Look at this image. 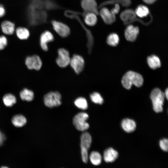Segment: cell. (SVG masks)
Listing matches in <instances>:
<instances>
[{
    "instance_id": "603a6c76",
    "label": "cell",
    "mask_w": 168,
    "mask_h": 168,
    "mask_svg": "<svg viewBox=\"0 0 168 168\" xmlns=\"http://www.w3.org/2000/svg\"><path fill=\"white\" fill-rule=\"evenodd\" d=\"M2 100L4 104L7 107H11L15 104L16 101V97L13 94L8 93L4 96Z\"/></svg>"
},
{
    "instance_id": "d4e9b609",
    "label": "cell",
    "mask_w": 168,
    "mask_h": 168,
    "mask_svg": "<svg viewBox=\"0 0 168 168\" xmlns=\"http://www.w3.org/2000/svg\"><path fill=\"white\" fill-rule=\"evenodd\" d=\"M90 159L93 164L97 166L101 163L102 158L101 155L99 152L94 151L91 153Z\"/></svg>"
},
{
    "instance_id": "484cf974",
    "label": "cell",
    "mask_w": 168,
    "mask_h": 168,
    "mask_svg": "<svg viewBox=\"0 0 168 168\" xmlns=\"http://www.w3.org/2000/svg\"><path fill=\"white\" fill-rule=\"evenodd\" d=\"M119 38L118 35L115 33H112L109 35L107 39V43L109 45L116 46L119 43Z\"/></svg>"
},
{
    "instance_id": "e0dca14e",
    "label": "cell",
    "mask_w": 168,
    "mask_h": 168,
    "mask_svg": "<svg viewBox=\"0 0 168 168\" xmlns=\"http://www.w3.org/2000/svg\"><path fill=\"white\" fill-rule=\"evenodd\" d=\"M121 126L126 132L128 133L134 131L136 128V124L135 121L131 119H125L121 122Z\"/></svg>"
},
{
    "instance_id": "9a60e30c",
    "label": "cell",
    "mask_w": 168,
    "mask_h": 168,
    "mask_svg": "<svg viewBox=\"0 0 168 168\" xmlns=\"http://www.w3.org/2000/svg\"><path fill=\"white\" fill-rule=\"evenodd\" d=\"M118 156V152L112 148L107 149L104 152V160L106 162H112L114 161Z\"/></svg>"
},
{
    "instance_id": "cb8c5ba5",
    "label": "cell",
    "mask_w": 168,
    "mask_h": 168,
    "mask_svg": "<svg viewBox=\"0 0 168 168\" xmlns=\"http://www.w3.org/2000/svg\"><path fill=\"white\" fill-rule=\"evenodd\" d=\"M135 12L136 15L142 18L147 16L149 14V11L146 6L140 5L138 6Z\"/></svg>"
},
{
    "instance_id": "30bf717a",
    "label": "cell",
    "mask_w": 168,
    "mask_h": 168,
    "mask_svg": "<svg viewBox=\"0 0 168 168\" xmlns=\"http://www.w3.org/2000/svg\"><path fill=\"white\" fill-rule=\"evenodd\" d=\"M54 36L51 32L45 30L41 35L40 37V44L42 49L44 51L48 49L47 44L54 40Z\"/></svg>"
},
{
    "instance_id": "d6a6232c",
    "label": "cell",
    "mask_w": 168,
    "mask_h": 168,
    "mask_svg": "<svg viewBox=\"0 0 168 168\" xmlns=\"http://www.w3.org/2000/svg\"><path fill=\"white\" fill-rule=\"evenodd\" d=\"M120 7L119 4L117 3L115 4L114 8H113L110 11L115 14H117L119 10Z\"/></svg>"
},
{
    "instance_id": "9c48e42d",
    "label": "cell",
    "mask_w": 168,
    "mask_h": 168,
    "mask_svg": "<svg viewBox=\"0 0 168 168\" xmlns=\"http://www.w3.org/2000/svg\"><path fill=\"white\" fill-rule=\"evenodd\" d=\"M25 63L29 69L37 70L41 68L42 64L40 58L36 55L27 57L26 59Z\"/></svg>"
},
{
    "instance_id": "8992f818",
    "label": "cell",
    "mask_w": 168,
    "mask_h": 168,
    "mask_svg": "<svg viewBox=\"0 0 168 168\" xmlns=\"http://www.w3.org/2000/svg\"><path fill=\"white\" fill-rule=\"evenodd\" d=\"M52 24L54 30L60 36L66 37L70 34V29L66 24L55 20L52 21Z\"/></svg>"
},
{
    "instance_id": "d590c367",
    "label": "cell",
    "mask_w": 168,
    "mask_h": 168,
    "mask_svg": "<svg viewBox=\"0 0 168 168\" xmlns=\"http://www.w3.org/2000/svg\"><path fill=\"white\" fill-rule=\"evenodd\" d=\"M165 96L166 97V99H168V88L165 90V92L164 93Z\"/></svg>"
},
{
    "instance_id": "f546056e",
    "label": "cell",
    "mask_w": 168,
    "mask_h": 168,
    "mask_svg": "<svg viewBox=\"0 0 168 168\" xmlns=\"http://www.w3.org/2000/svg\"><path fill=\"white\" fill-rule=\"evenodd\" d=\"M7 44V40L4 35L0 36V50L4 49Z\"/></svg>"
},
{
    "instance_id": "7402d4cb",
    "label": "cell",
    "mask_w": 168,
    "mask_h": 168,
    "mask_svg": "<svg viewBox=\"0 0 168 168\" xmlns=\"http://www.w3.org/2000/svg\"><path fill=\"white\" fill-rule=\"evenodd\" d=\"M21 99L24 101H30L34 98V93L31 90L27 88H25L20 93Z\"/></svg>"
},
{
    "instance_id": "d6986e66",
    "label": "cell",
    "mask_w": 168,
    "mask_h": 168,
    "mask_svg": "<svg viewBox=\"0 0 168 168\" xmlns=\"http://www.w3.org/2000/svg\"><path fill=\"white\" fill-rule=\"evenodd\" d=\"M147 61L149 66L152 69H156L160 68L161 66L160 59L155 55H153L148 57Z\"/></svg>"
},
{
    "instance_id": "ba28073f",
    "label": "cell",
    "mask_w": 168,
    "mask_h": 168,
    "mask_svg": "<svg viewBox=\"0 0 168 168\" xmlns=\"http://www.w3.org/2000/svg\"><path fill=\"white\" fill-rule=\"evenodd\" d=\"M69 64L77 74L83 70L84 66V60L80 55L74 54L70 58Z\"/></svg>"
},
{
    "instance_id": "ffe728a7",
    "label": "cell",
    "mask_w": 168,
    "mask_h": 168,
    "mask_svg": "<svg viewBox=\"0 0 168 168\" xmlns=\"http://www.w3.org/2000/svg\"><path fill=\"white\" fill-rule=\"evenodd\" d=\"M17 36L21 40H25L29 37L30 33L29 30L24 27H19L16 30Z\"/></svg>"
},
{
    "instance_id": "f1b7e54d",
    "label": "cell",
    "mask_w": 168,
    "mask_h": 168,
    "mask_svg": "<svg viewBox=\"0 0 168 168\" xmlns=\"http://www.w3.org/2000/svg\"><path fill=\"white\" fill-rule=\"evenodd\" d=\"M161 149L165 152H167L168 150V140L167 139H164L161 140L159 143Z\"/></svg>"
},
{
    "instance_id": "44dd1931",
    "label": "cell",
    "mask_w": 168,
    "mask_h": 168,
    "mask_svg": "<svg viewBox=\"0 0 168 168\" xmlns=\"http://www.w3.org/2000/svg\"><path fill=\"white\" fill-rule=\"evenodd\" d=\"M12 122L16 127H21L26 123V118L21 114H17L14 116L12 119Z\"/></svg>"
},
{
    "instance_id": "6da1fadb",
    "label": "cell",
    "mask_w": 168,
    "mask_h": 168,
    "mask_svg": "<svg viewBox=\"0 0 168 168\" xmlns=\"http://www.w3.org/2000/svg\"><path fill=\"white\" fill-rule=\"evenodd\" d=\"M143 82V79L140 74L132 71L127 72L122 77L121 83L123 87L129 89L132 85L137 87L141 86Z\"/></svg>"
},
{
    "instance_id": "4dcf8cb0",
    "label": "cell",
    "mask_w": 168,
    "mask_h": 168,
    "mask_svg": "<svg viewBox=\"0 0 168 168\" xmlns=\"http://www.w3.org/2000/svg\"><path fill=\"white\" fill-rule=\"evenodd\" d=\"M115 2H119L122 6L128 7L130 5L131 3L130 0H117Z\"/></svg>"
},
{
    "instance_id": "83f0119b",
    "label": "cell",
    "mask_w": 168,
    "mask_h": 168,
    "mask_svg": "<svg viewBox=\"0 0 168 168\" xmlns=\"http://www.w3.org/2000/svg\"><path fill=\"white\" fill-rule=\"evenodd\" d=\"M90 97L91 101L96 104L101 105L104 102L103 98L100 94L97 92L92 93L90 95Z\"/></svg>"
},
{
    "instance_id": "8fae6325",
    "label": "cell",
    "mask_w": 168,
    "mask_h": 168,
    "mask_svg": "<svg viewBox=\"0 0 168 168\" xmlns=\"http://www.w3.org/2000/svg\"><path fill=\"white\" fill-rule=\"evenodd\" d=\"M81 6L83 9L87 12H92L96 15L99 13L97 3L95 0H82Z\"/></svg>"
},
{
    "instance_id": "ac0fdd59",
    "label": "cell",
    "mask_w": 168,
    "mask_h": 168,
    "mask_svg": "<svg viewBox=\"0 0 168 168\" xmlns=\"http://www.w3.org/2000/svg\"><path fill=\"white\" fill-rule=\"evenodd\" d=\"M96 15L93 12H87L84 17V21L86 24L91 26L95 25L97 21Z\"/></svg>"
},
{
    "instance_id": "2e32d148",
    "label": "cell",
    "mask_w": 168,
    "mask_h": 168,
    "mask_svg": "<svg viewBox=\"0 0 168 168\" xmlns=\"http://www.w3.org/2000/svg\"><path fill=\"white\" fill-rule=\"evenodd\" d=\"M135 12L132 9H127L123 12L120 15L121 19L126 24L131 22L136 18Z\"/></svg>"
},
{
    "instance_id": "4316f807",
    "label": "cell",
    "mask_w": 168,
    "mask_h": 168,
    "mask_svg": "<svg viewBox=\"0 0 168 168\" xmlns=\"http://www.w3.org/2000/svg\"><path fill=\"white\" fill-rule=\"evenodd\" d=\"M74 104L78 108L82 110H86L88 108L87 101L86 99L83 97H79L76 99Z\"/></svg>"
},
{
    "instance_id": "277c9868",
    "label": "cell",
    "mask_w": 168,
    "mask_h": 168,
    "mask_svg": "<svg viewBox=\"0 0 168 168\" xmlns=\"http://www.w3.org/2000/svg\"><path fill=\"white\" fill-rule=\"evenodd\" d=\"M88 117V115L85 112H80L76 114L73 119V124L75 128L80 131L87 129L89 125L86 120Z\"/></svg>"
},
{
    "instance_id": "7c38bea8",
    "label": "cell",
    "mask_w": 168,
    "mask_h": 168,
    "mask_svg": "<svg viewBox=\"0 0 168 168\" xmlns=\"http://www.w3.org/2000/svg\"><path fill=\"white\" fill-rule=\"evenodd\" d=\"M99 13L103 21L106 24H111L115 20V14L107 8L103 7L102 8Z\"/></svg>"
},
{
    "instance_id": "4fadbf2b",
    "label": "cell",
    "mask_w": 168,
    "mask_h": 168,
    "mask_svg": "<svg viewBox=\"0 0 168 168\" xmlns=\"http://www.w3.org/2000/svg\"><path fill=\"white\" fill-rule=\"evenodd\" d=\"M139 32V30L138 27L130 25L127 27L125 31L126 39L128 41H134L136 39Z\"/></svg>"
},
{
    "instance_id": "e575fe53",
    "label": "cell",
    "mask_w": 168,
    "mask_h": 168,
    "mask_svg": "<svg viewBox=\"0 0 168 168\" xmlns=\"http://www.w3.org/2000/svg\"><path fill=\"white\" fill-rule=\"evenodd\" d=\"M146 3L148 4H151L154 2L156 0H143Z\"/></svg>"
},
{
    "instance_id": "5bb4252c",
    "label": "cell",
    "mask_w": 168,
    "mask_h": 168,
    "mask_svg": "<svg viewBox=\"0 0 168 168\" xmlns=\"http://www.w3.org/2000/svg\"><path fill=\"white\" fill-rule=\"evenodd\" d=\"M1 27L2 32L7 35H12L15 31L14 23L9 20L3 21L1 23Z\"/></svg>"
},
{
    "instance_id": "836d02e7",
    "label": "cell",
    "mask_w": 168,
    "mask_h": 168,
    "mask_svg": "<svg viewBox=\"0 0 168 168\" xmlns=\"http://www.w3.org/2000/svg\"><path fill=\"white\" fill-rule=\"evenodd\" d=\"M5 139L4 135L0 131V146L2 144Z\"/></svg>"
},
{
    "instance_id": "1f68e13d",
    "label": "cell",
    "mask_w": 168,
    "mask_h": 168,
    "mask_svg": "<svg viewBox=\"0 0 168 168\" xmlns=\"http://www.w3.org/2000/svg\"><path fill=\"white\" fill-rule=\"evenodd\" d=\"M6 14V10L4 6L0 4V18L3 17Z\"/></svg>"
},
{
    "instance_id": "52a82bcc",
    "label": "cell",
    "mask_w": 168,
    "mask_h": 168,
    "mask_svg": "<svg viewBox=\"0 0 168 168\" xmlns=\"http://www.w3.org/2000/svg\"><path fill=\"white\" fill-rule=\"evenodd\" d=\"M58 56L56 59L58 65L61 68H65L70 63V58L68 50L64 48H60L58 50Z\"/></svg>"
},
{
    "instance_id": "7a4b0ae2",
    "label": "cell",
    "mask_w": 168,
    "mask_h": 168,
    "mask_svg": "<svg viewBox=\"0 0 168 168\" xmlns=\"http://www.w3.org/2000/svg\"><path fill=\"white\" fill-rule=\"evenodd\" d=\"M165 97L164 93L158 88H155L152 91L150 98L153 110L155 112L159 113L162 111Z\"/></svg>"
},
{
    "instance_id": "3957f363",
    "label": "cell",
    "mask_w": 168,
    "mask_h": 168,
    "mask_svg": "<svg viewBox=\"0 0 168 168\" xmlns=\"http://www.w3.org/2000/svg\"><path fill=\"white\" fill-rule=\"evenodd\" d=\"M92 141L90 134L87 132H84L81 136V148L82 159L83 162L86 163L88 161V151L89 149Z\"/></svg>"
},
{
    "instance_id": "5b68a950",
    "label": "cell",
    "mask_w": 168,
    "mask_h": 168,
    "mask_svg": "<svg viewBox=\"0 0 168 168\" xmlns=\"http://www.w3.org/2000/svg\"><path fill=\"white\" fill-rule=\"evenodd\" d=\"M61 96L58 91H51L44 96V102L46 106L52 108L59 106L61 104Z\"/></svg>"
}]
</instances>
